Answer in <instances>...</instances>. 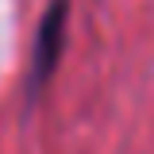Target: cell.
Wrapping results in <instances>:
<instances>
[{
  "instance_id": "cell-1",
  "label": "cell",
  "mask_w": 154,
  "mask_h": 154,
  "mask_svg": "<svg viewBox=\"0 0 154 154\" xmlns=\"http://www.w3.org/2000/svg\"><path fill=\"white\" fill-rule=\"evenodd\" d=\"M62 23H66V4L58 0L54 8L46 12L42 19V31L35 38V66H31V93H35L38 85H42V77L54 69L58 62V46H62Z\"/></svg>"
}]
</instances>
